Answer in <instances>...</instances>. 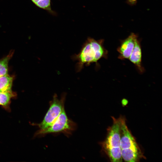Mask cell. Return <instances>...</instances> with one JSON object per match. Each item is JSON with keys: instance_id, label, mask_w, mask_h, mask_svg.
Returning a JSON list of instances; mask_svg holds the SVG:
<instances>
[{"instance_id": "5b68a950", "label": "cell", "mask_w": 162, "mask_h": 162, "mask_svg": "<svg viewBox=\"0 0 162 162\" xmlns=\"http://www.w3.org/2000/svg\"><path fill=\"white\" fill-rule=\"evenodd\" d=\"M66 93H63L60 99L56 94L53 96V99L50 102V108L43 120L38 124L40 130L46 129L52 125L57 119L63 109L64 108V103Z\"/></svg>"}, {"instance_id": "7a4b0ae2", "label": "cell", "mask_w": 162, "mask_h": 162, "mask_svg": "<svg viewBox=\"0 0 162 162\" xmlns=\"http://www.w3.org/2000/svg\"><path fill=\"white\" fill-rule=\"evenodd\" d=\"M120 148L123 160L127 162H138L145 158L135 138L128 128L125 119L120 116Z\"/></svg>"}, {"instance_id": "6da1fadb", "label": "cell", "mask_w": 162, "mask_h": 162, "mask_svg": "<svg viewBox=\"0 0 162 162\" xmlns=\"http://www.w3.org/2000/svg\"><path fill=\"white\" fill-rule=\"evenodd\" d=\"M104 40H96L88 37L82 45L80 52L71 56L74 61H77L76 70L79 72L84 66H87L95 63L102 58H106L108 52L103 45Z\"/></svg>"}, {"instance_id": "8992f818", "label": "cell", "mask_w": 162, "mask_h": 162, "mask_svg": "<svg viewBox=\"0 0 162 162\" xmlns=\"http://www.w3.org/2000/svg\"><path fill=\"white\" fill-rule=\"evenodd\" d=\"M137 36L134 33L122 40L117 49L119 53L118 58L121 59H128L129 57L134 49L135 41Z\"/></svg>"}, {"instance_id": "9c48e42d", "label": "cell", "mask_w": 162, "mask_h": 162, "mask_svg": "<svg viewBox=\"0 0 162 162\" xmlns=\"http://www.w3.org/2000/svg\"><path fill=\"white\" fill-rule=\"evenodd\" d=\"M38 8L45 10L53 16L57 15L56 12L51 8V0H31Z\"/></svg>"}, {"instance_id": "52a82bcc", "label": "cell", "mask_w": 162, "mask_h": 162, "mask_svg": "<svg viewBox=\"0 0 162 162\" xmlns=\"http://www.w3.org/2000/svg\"><path fill=\"white\" fill-rule=\"evenodd\" d=\"M128 59L135 65L140 72L142 73L144 71V69L141 64V47L137 38L135 40L134 49Z\"/></svg>"}, {"instance_id": "7c38bea8", "label": "cell", "mask_w": 162, "mask_h": 162, "mask_svg": "<svg viewBox=\"0 0 162 162\" xmlns=\"http://www.w3.org/2000/svg\"><path fill=\"white\" fill-rule=\"evenodd\" d=\"M137 0H128V3L130 4H134L136 3Z\"/></svg>"}, {"instance_id": "277c9868", "label": "cell", "mask_w": 162, "mask_h": 162, "mask_svg": "<svg viewBox=\"0 0 162 162\" xmlns=\"http://www.w3.org/2000/svg\"><path fill=\"white\" fill-rule=\"evenodd\" d=\"M76 127L75 123L68 118L64 108L57 119L52 125L44 129L39 130L35 135L59 132L68 135L75 129Z\"/></svg>"}, {"instance_id": "ba28073f", "label": "cell", "mask_w": 162, "mask_h": 162, "mask_svg": "<svg viewBox=\"0 0 162 162\" xmlns=\"http://www.w3.org/2000/svg\"><path fill=\"white\" fill-rule=\"evenodd\" d=\"M13 78L8 74L0 77V92H12Z\"/></svg>"}, {"instance_id": "8fae6325", "label": "cell", "mask_w": 162, "mask_h": 162, "mask_svg": "<svg viewBox=\"0 0 162 162\" xmlns=\"http://www.w3.org/2000/svg\"><path fill=\"white\" fill-rule=\"evenodd\" d=\"M14 95L12 92H0V105L6 108L8 107L11 98L14 97Z\"/></svg>"}, {"instance_id": "30bf717a", "label": "cell", "mask_w": 162, "mask_h": 162, "mask_svg": "<svg viewBox=\"0 0 162 162\" xmlns=\"http://www.w3.org/2000/svg\"><path fill=\"white\" fill-rule=\"evenodd\" d=\"M13 53H10L3 58L0 60V77L8 74V64Z\"/></svg>"}, {"instance_id": "3957f363", "label": "cell", "mask_w": 162, "mask_h": 162, "mask_svg": "<svg viewBox=\"0 0 162 162\" xmlns=\"http://www.w3.org/2000/svg\"><path fill=\"white\" fill-rule=\"evenodd\" d=\"M113 123L107 129L106 136L100 143L102 151L112 162L122 161L120 148V117H112Z\"/></svg>"}]
</instances>
